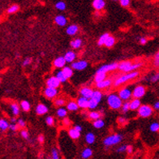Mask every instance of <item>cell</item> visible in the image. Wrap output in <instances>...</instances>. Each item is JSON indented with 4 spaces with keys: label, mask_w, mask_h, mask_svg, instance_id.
<instances>
[{
    "label": "cell",
    "mask_w": 159,
    "mask_h": 159,
    "mask_svg": "<svg viewBox=\"0 0 159 159\" xmlns=\"http://www.w3.org/2000/svg\"><path fill=\"white\" fill-rule=\"evenodd\" d=\"M107 103L111 109L118 110L123 106V100L119 98V95L111 93L107 97Z\"/></svg>",
    "instance_id": "6da1fadb"
},
{
    "label": "cell",
    "mask_w": 159,
    "mask_h": 159,
    "mask_svg": "<svg viewBox=\"0 0 159 159\" xmlns=\"http://www.w3.org/2000/svg\"><path fill=\"white\" fill-rule=\"evenodd\" d=\"M139 75L138 71H132V72H130V73H126L124 75L119 76V78L115 80V82H114V85L115 86H119L121 84H124L128 80H131L132 79H135L136 76Z\"/></svg>",
    "instance_id": "7a4b0ae2"
},
{
    "label": "cell",
    "mask_w": 159,
    "mask_h": 159,
    "mask_svg": "<svg viewBox=\"0 0 159 159\" xmlns=\"http://www.w3.org/2000/svg\"><path fill=\"white\" fill-rule=\"evenodd\" d=\"M123 136L120 134H113L111 136H107V138L104 139L103 144L106 147H110L115 144H119V142H121Z\"/></svg>",
    "instance_id": "3957f363"
},
{
    "label": "cell",
    "mask_w": 159,
    "mask_h": 159,
    "mask_svg": "<svg viewBox=\"0 0 159 159\" xmlns=\"http://www.w3.org/2000/svg\"><path fill=\"white\" fill-rule=\"evenodd\" d=\"M153 109L148 105H141V107L138 109L139 116L142 118H148L153 115Z\"/></svg>",
    "instance_id": "277c9868"
},
{
    "label": "cell",
    "mask_w": 159,
    "mask_h": 159,
    "mask_svg": "<svg viewBox=\"0 0 159 159\" xmlns=\"http://www.w3.org/2000/svg\"><path fill=\"white\" fill-rule=\"evenodd\" d=\"M118 67H119V63H116L103 65V66L99 67L98 69V71H97L96 73H100V72L107 73L108 71H115V70L118 69Z\"/></svg>",
    "instance_id": "5b68a950"
},
{
    "label": "cell",
    "mask_w": 159,
    "mask_h": 159,
    "mask_svg": "<svg viewBox=\"0 0 159 159\" xmlns=\"http://www.w3.org/2000/svg\"><path fill=\"white\" fill-rule=\"evenodd\" d=\"M132 92L133 91L132 90V89L129 88V87H125V88H123L122 89L119 90V96L122 100L127 102V100L131 98V97L132 96Z\"/></svg>",
    "instance_id": "8992f818"
},
{
    "label": "cell",
    "mask_w": 159,
    "mask_h": 159,
    "mask_svg": "<svg viewBox=\"0 0 159 159\" xmlns=\"http://www.w3.org/2000/svg\"><path fill=\"white\" fill-rule=\"evenodd\" d=\"M145 92H146V89L144 88V86L142 85H138L136 86V88L133 89V92H132V97L134 98L140 99V98H142L144 94H145Z\"/></svg>",
    "instance_id": "52a82bcc"
},
{
    "label": "cell",
    "mask_w": 159,
    "mask_h": 159,
    "mask_svg": "<svg viewBox=\"0 0 159 159\" xmlns=\"http://www.w3.org/2000/svg\"><path fill=\"white\" fill-rule=\"evenodd\" d=\"M61 82L59 81V79L54 75V76H50L48 78V80H46V85L47 87H50V88L53 89H58L60 85Z\"/></svg>",
    "instance_id": "ba28073f"
},
{
    "label": "cell",
    "mask_w": 159,
    "mask_h": 159,
    "mask_svg": "<svg viewBox=\"0 0 159 159\" xmlns=\"http://www.w3.org/2000/svg\"><path fill=\"white\" fill-rule=\"evenodd\" d=\"M87 67H88V63L85 60H80L74 62V63H71V66L72 69L77 70V71H81V70L85 69Z\"/></svg>",
    "instance_id": "9c48e42d"
},
{
    "label": "cell",
    "mask_w": 159,
    "mask_h": 159,
    "mask_svg": "<svg viewBox=\"0 0 159 159\" xmlns=\"http://www.w3.org/2000/svg\"><path fill=\"white\" fill-rule=\"evenodd\" d=\"M93 90L92 89L89 88V87H84L81 89L80 90V94L81 95V97H84L88 99H91L93 98Z\"/></svg>",
    "instance_id": "30bf717a"
},
{
    "label": "cell",
    "mask_w": 159,
    "mask_h": 159,
    "mask_svg": "<svg viewBox=\"0 0 159 159\" xmlns=\"http://www.w3.org/2000/svg\"><path fill=\"white\" fill-rule=\"evenodd\" d=\"M57 93H58V89H57L46 87L44 89L45 96H46V98H54L55 97H56Z\"/></svg>",
    "instance_id": "8fae6325"
},
{
    "label": "cell",
    "mask_w": 159,
    "mask_h": 159,
    "mask_svg": "<svg viewBox=\"0 0 159 159\" xmlns=\"http://www.w3.org/2000/svg\"><path fill=\"white\" fill-rule=\"evenodd\" d=\"M66 60H65L64 57H58V58H56V59L54 60V66H55V67H57V68H63L64 67H66L65 66V64H66Z\"/></svg>",
    "instance_id": "7c38bea8"
},
{
    "label": "cell",
    "mask_w": 159,
    "mask_h": 159,
    "mask_svg": "<svg viewBox=\"0 0 159 159\" xmlns=\"http://www.w3.org/2000/svg\"><path fill=\"white\" fill-rule=\"evenodd\" d=\"M77 104L80 108L87 109L89 108V99L84 98V97H80L77 99Z\"/></svg>",
    "instance_id": "4fadbf2b"
},
{
    "label": "cell",
    "mask_w": 159,
    "mask_h": 159,
    "mask_svg": "<svg viewBox=\"0 0 159 159\" xmlns=\"http://www.w3.org/2000/svg\"><path fill=\"white\" fill-rule=\"evenodd\" d=\"M75 58H76V54L75 52H73V51H71V50L66 52V54L64 55V59L67 63H74L73 61L75 60Z\"/></svg>",
    "instance_id": "5bb4252c"
},
{
    "label": "cell",
    "mask_w": 159,
    "mask_h": 159,
    "mask_svg": "<svg viewBox=\"0 0 159 159\" xmlns=\"http://www.w3.org/2000/svg\"><path fill=\"white\" fill-rule=\"evenodd\" d=\"M55 22L56 25H58L59 26H61V27H63V26H65V25H67V19H66V17L63 15H58L55 18Z\"/></svg>",
    "instance_id": "9a60e30c"
},
{
    "label": "cell",
    "mask_w": 159,
    "mask_h": 159,
    "mask_svg": "<svg viewBox=\"0 0 159 159\" xmlns=\"http://www.w3.org/2000/svg\"><path fill=\"white\" fill-rule=\"evenodd\" d=\"M111 83H112V80H111V79H110L109 78V79L105 80H103V81L97 83L96 87L98 89H106L107 88V87L111 86Z\"/></svg>",
    "instance_id": "2e32d148"
},
{
    "label": "cell",
    "mask_w": 159,
    "mask_h": 159,
    "mask_svg": "<svg viewBox=\"0 0 159 159\" xmlns=\"http://www.w3.org/2000/svg\"><path fill=\"white\" fill-rule=\"evenodd\" d=\"M36 112L39 115H45L48 112V108L46 105L44 104H38L37 108H36Z\"/></svg>",
    "instance_id": "e0dca14e"
},
{
    "label": "cell",
    "mask_w": 159,
    "mask_h": 159,
    "mask_svg": "<svg viewBox=\"0 0 159 159\" xmlns=\"http://www.w3.org/2000/svg\"><path fill=\"white\" fill-rule=\"evenodd\" d=\"M106 6V3L103 0H94L93 2V7L96 9L97 11L102 10Z\"/></svg>",
    "instance_id": "ac0fdd59"
},
{
    "label": "cell",
    "mask_w": 159,
    "mask_h": 159,
    "mask_svg": "<svg viewBox=\"0 0 159 159\" xmlns=\"http://www.w3.org/2000/svg\"><path fill=\"white\" fill-rule=\"evenodd\" d=\"M78 30H79V28H78L77 25H71L70 26H68L66 30V33H67L68 35H75V34H77Z\"/></svg>",
    "instance_id": "d6986e66"
},
{
    "label": "cell",
    "mask_w": 159,
    "mask_h": 159,
    "mask_svg": "<svg viewBox=\"0 0 159 159\" xmlns=\"http://www.w3.org/2000/svg\"><path fill=\"white\" fill-rule=\"evenodd\" d=\"M141 107L140 104V101L139 99L134 98L132 102H130V110L135 111V110H138Z\"/></svg>",
    "instance_id": "ffe728a7"
},
{
    "label": "cell",
    "mask_w": 159,
    "mask_h": 159,
    "mask_svg": "<svg viewBox=\"0 0 159 159\" xmlns=\"http://www.w3.org/2000/svg\"><path fill=\"white\" fill-rule=\"evenodd\" d=\"M132 64V63H131L130 61H123V62H121L120 63H119L118 69H119V71H125Z\"/></svg>",
    "instance_id": "44dd1931"
},
{
    "label": "cell",
    "mask_w": 159,
    "mask_h": 159,
    "mask_svg": "<svg viewBox=\"0 0 159 159\" xmlns=\"http://www.w3.org/2000/svg\"><path fill=\"white\" fill-rule=\"evenodd\" d=\"M62 71H63V74H64L67 79L71 78L72 76V75H73V70H72V68L71 67H68V66H66V67H63Z\"/></svg>",
    "instance_id": "7402d4cb"
},
{
    "label": "cell",
    "mask_w": 159,
    "mask_h": 159,
    "mask_svg": "<svg viewBox=\"0 0 159 159\" xmlns=\"http://www.w3.org/2000/svg\"><path fill=\"white\" fill-rule=\"evenodd\" d=\"M68 134H69L70 137L71 139H74V140H76L80 136V132H79L78 131L75 129V128H70L68 130Z\"/></svg>",
    "instance_id": "603a6c76"
},
{
    "label": "cell",
    "mask_w": 159,
    "mask_h": 159,
    "mask_svg": "<svg viewBox=\"0 0 159 159\" xmlns=\"http://www.w3.org/2000/svg\"><path fill=\"white\" fill-rule=\"evenodd\" d=\"M93 155V150L90 148H85L84 150L82 151L81 153V157L82 158L84 159H88L89 158Z\"/></svg>",
    "instance_id": "cb8c5ba5"
},
{
    "label": "cell",
    "mask_w": 159,
    "mask_h": 159,
    "mask_svg": "<svg viewBox=\"0 0 159 159\" xmlns=\"http://www.w3.org/2000/svg\"><path fill=\"white\" fill-rule=\"evenodd\" d=\"M105 80H107V73H103V72H100V73H96V75L94 77V80L97 83L102 82Z\"/></svg>",
    "instance_id": "d4e9b609"
},
{
    "label": "cell",
    "mask_w": 159,
    "mask_h": 159,
    "mask_svg": "<svg viewBox=\"0 0 159 159\" xmlns=\"http://www.w3.org/2000/svg\"><path fill=\"white\" fill-rule=\"evenodd\" d=\"M143 65V63H133V64H132L131 66H130L129 67H128V69L126 70L124 72H126V73H130V72H132V71H135L134 70L137 69V68H140L141 66Z\"/></svg>",
    "instance_id": "484cf974"
},
{
    "label": "cell",
    "mask_w": 159,
    "mask_h": 159,
    "mask_svg": "<svg viewBox=\"0 0 159 159\" xmlns=\"http://www.w3.org/2000/svg\"><path fill=\"white\" fill-rule=\"evenodd\" d=\"M55 76L59 79V80L61 83H63V82H65L67 80L62 70H59V71H55Z\"/></svg>",
    "instance_id": "4316f807"
},
{
    "label": "cell",
    "mask_w": 159,
    "mask_h": 159,
    "mask_svg": "<svg viewBox=\"0 0 159 159\" xmlns=\"http://www.w3.org/2000/svg\"><path fill=\"white\" fill-rule=\"evenodd\" d=\"M67 110L70 111H75L78 110L79 106H78L77 102H70L67 103Z\"/></svg>",
    "instance_id": "83f0119b"
},
{
    "label": "cell",
    "mask_w": 159,
    "mask_h": 159,
    "mask_svg": "<svg viewBox=\"0 0 159 159\" xmlns=\"http://www.w3.org/2000/svg\"><path fill=\"white\" fill-rule=\"evenodd\" d=\"M109 37H110L109 34H107V33L103 34L98 39V46H103V45H105V43H106V42H107V38H109Z\"/></svg>",
    "instance_id": "f1b7e54d"
},
{
    "label": "cell",
    "mask_w": 159,
    "mask_h": 159,
    "mask_svg": "<svg viewBox=\"0 0 159 159\" xmlns=\"http://www.w3.org/2000/svg\"><path fill=\"white\" fill-rule=\"evenodd\" d=\"M85 141L88 144H91L95 141V136L93 132H89L85 135Z\"/></svg>",
    "instance_id": "f546056e"
},
{
    "label": "cell",
    "mask_w": 159,
    "mask_h": 159,
    "mask_svg": "<svg viewBox=\"0 0 159 159\" xmlns=\"http://www.w3.org/2000/svg\"><path fill=\"white\" fill-rule=\"evenodd\" d=\"M92 98L94 99L95 101H97L99 103L101 100H102V93L99 90H95L94 92H93V94Z\"/></svg>",
    "instance_id": "4dcf8cb0"
},
{
    "label": "cell",
    "mask_w": 159,
    "mask_h": 159,
    "mask_svg": "<svg viewBox=\"0 0 159 159\" xmlns=\"http://www.w3.org/2000/svg\"><path fill=\"white\" fill-rule=\"evenodd\" d=\"M9 127H10V124H8V122L7 121L6 119H0V129L2 131H6L7 128H9Z\"/></svg>",
    "instance_id": "1f68e13d"
},
{
    "label": "cell",
    "mask_w": 159,
    "mask_h": 159,
    "mask_svg": "<svg viewBox=\"0 0 159 159\" xmlns=\"http://www.w3.org/2000/svg\"><path fill=\"white\" fill-rule=\"evenodd\" d=\"M82 45V41L79 38L77 39H75V40H72L71 42V46L72 48L74 49H78L80 48Z\"/></svg>",
    "instance_id": "d6a6232c"
},
{
    "label": "cell",
    "mask_w": 159,
    "mask_h": 159,
    "mask_svg": "<svg viewBox=\"0 0 159 159\" xmlns=\"http://www.w3.org/2000/svg\"><path fill=\"white\" fill-rule=\"evenodd\" d=\"M89 118L95 121V120H98V119H101V114L99 112H97V111H91L89 114Z\"/></svg>",
    "instance_id": "836d02e7"
},
{
    "label": "cell",
    "mask_w": 159,
    "mask_h": 159,
    "mask_svg": "<svg viewBox=\"0 0 159 159\" xmlns=\"http://www.w3.org/2000/svg\"><path fill=\"white\" fill-rule=\"evenodd\" d=\"M11 109L13 115H15V116H17V115H19L20 107L17 103H12V104L11 105Z\"/></svg>",
    "instance_id": "e575fe53"
},
{
    "label": "cell",
    "mask_w": 159,
    "mask_h": 159,
    "mask_svg": "<svg viewBox=\"0 0 159 159\" xmlns=\"http://www.w3.org/2000/svg\"><path fill=\"white\" fill-rule=\"evenodd\" d=\"M67 110L63 108V107H60L59 109L57 110V115L59 116V118H64L67 116Z\"/></svg>",
    "instance_id": "d590c367"
},
{
    "label": "cell",
    "mask_w": 159,
    "mask_h": 159,
    "mask_svg": "<svg viewBox=\"0 0 159 159\" xmlns=\"http://www.w3.org/2000/svg\"><path fill=\"white\" fill-rule=\"evenodd\" d=\"M93 127H94L95 128L100 129V128H102L104 127L105 123L102 119H98V120H95V121H93Z\"/></svg>",
    "instance_id": "8d00e7d4"
},
{
    "label": "cell",
    "mask_w": 159,
    "mask_h": 159,
    "mask_svg": "<svg viewBox=\"0 0 159 159\" xmlns=\"http://www.w3.org/2000/svg\"><path fill=\"white\" fill-rule=\"evenodd\" d=\"M115 39L114 37L112 36H110L109 38H107V42L105 43V46H107V47H111V46H113L115 45Z\"/></svg>",
    "instance_id": "74e56055"
},
{
    "label": "cell",
    "mask_w": 159,
    "mask_h": 159,
    "mask_svg": "<svg viewBox=\"0 0 159 159\" xmlns=\"http://www.w3.org/2000/svg\"><path fill=\"white\" fill-rule=\"evenodd\" d=\"M20 107L25 111H29L30 110V104L28 101H22L20 102Z\"/></svg>",
    "instance_id": "f35d334b"
},
{
    "label": "cell",
    "mask_w": 159,
    "mask_h": 159,
    "mask_svg": "<svg viewBox=\"0 0 159 159\" xmlns=\"http://www.w3.org/2000/svg\"><path fill=\"white\" fill-rule=\"evenodd\" d=\"M149 129H150L151 132H157L159 131V123L158 122H154L153 124H150V127H149Z\"/></svg>",
    "instance_id": "ab89813d"
},
{
    "label": "cell",
    "mask_w": 159,
    "mask_h": 159,
    "mask_svg": "<svg viewBox=\"0 0 159 159\" xmlns=\"http://www.w3.org/2000/svg\"><path fill=\"white\" fill-rule=\"evenodd\" d=\"M55 7L59 11H64L66 9V4H65V2H63V1H59V2H56Z\"/></svg>",
    "instance_id": "60d3db41"
},
{
    "label": "cell",
    "mask_w": 159,
    "mask_h": 159,
    "mask_svg": "<svg viewBox=\"0 0 159 159\" xmlns=\"http://www.w3.org/2000/svg\"><path fill=\"white\" fill-rule=\"evenodd\" d=\"M18 10H19V6H18V5H11V6L7 9V13H8V14H12V13L16 12Z\"/></svg>",
    "instance_id": "b9f144b4"
},
{
    "label": "cell",
    "mask_w": 159,
    "mask_h": 159,
    "mask_svg": "<svg viewBox=\"0 0 159 159\" xmlns=\"http://www.w3.org/2000/svg\"><path fill=\"white\" fill-rule=\"evenodd\" d=\"M98 102L97 101H95L94 99H89V109H95V108L98 107Z\"/></svg>",
    "instance_id": "7bdbcfd3"
},
{
    "label": "cell",
    "mask_w": 159,
    "mask_h": 159,
    "mask_svg": "<svg viewBox=\"0 0 159 159\" xmlns=\"http://www.w3.org/2000/svg\"><path fill=\"white\" fill-rule=\"evenodd\" d=\"M122 111L124 113H127L128 111L130 110V102H125L123 103V106L121 107Z\"/></svg>",
    "instance_id": "ee69618b"
},
{
    "label": "cell",
    "mask_w": 159,
    "mask_h": 159,
    "mask_svg": "<svg viewBox=\"0 0 159 159\" xmlns=\"http://www.w3.org/2000/svg\"><path fill=\"white\" fill-rule=\"evenodd\" d=\"M55 104L57 107H63L65 104V100L63 98H57L55 100Z\"/></svg>",
    "instance_id": "f6af8a7d"
},
{
    "label": "cell",
    "mask_w": 159,
    "mask_h": 159,
    "mask_svg": "<svg viewBox=\"0 0 159 159\" xmlns=\"http://www.w3.org/2000/svg\"><path fill=\"white\" fill-rule=\"evenodd\" d=\"M51 157H52V159H59V153L55 148H53L52 150H51Z\"/></svg>",
    "instance_id": "bcb514c9"
},
{
    "label": "cell",
    "mask_w": 159,
    "mask_h": 159,
    "mask_svg": "<svg viewBox=\"0 0 159 159\" xmlns=\"http://www.w3.org/2000/svg\"><path fill=\"white\" fill-rule=\"evenodd\" d=\"M46 123L49 126H53L54 125V123H55V119H54L52 116H48L46 119Z\"/></svg>",
    "instance_id": "7dc6e473"
},
{
    "label": "cell",
    "mask_w": 159,
    "mask_h": 159,
    "mask_svg": "<svg viewBox=\"0 0 159 159\" xmlns=\"http://www.w3.org/2000/svg\"><path fill=\"white\" fill-rule=\"evenodd\" d=\"M153 63H154L155 67H159V50L157 52L156 55H155Z\"/></svg>",
    "instance_id": "c3c4849f"
},
{
    "label": "cell",
    "mask_w": 159,
    "mask_h": 159,
    "mask_svg": "<svg viewBox=\"0 0 159 159\" xmlns=\"http://www.w3.org/2000/svg\"><path fill=\"white\" fill-rule=\"evenodd\" d=\"M127 149H128V145H121L117 149V152L118 153H124L127 151Z\"/></svg>",
    "instance_id": "681fc988"
},
{
    "label": "cell",
    "mask_w": 159,
    "mask_h": 159,
    "mask_svg": "<svg viewBox=\"0 0 159 159\" xmlns=\"http://www.w3.org/2000/svg\"><path fill=\"white\" fill-rule=\"evenodd\" d=\"M20 135H21V136H22V137H24L25 139L29 138V132H28L27 130H25V129L21 130Z\"/></svg>",
    "instance_id": "f907efd6"
},
{
    "label": "cell",
    "mask_w": 159,
    "mask_h": 159,
    "mask_svg": "<svg viewBox=\"0 0 159 159\" xmlns=\"http://www.w3.org/2000/svg\"><path fill=\"white\" fill-rule=\"evenodd\" d=\"M17 124H18V126H19L20 128H24L25 126H26V124H25V122L22 119H18V121H17Z\"/></svg>",
    "instance_id": "816d5d0a"
},
{
    "label": "cell",
    "mask_w": 159,
    "mask_h": 159,
    "mask_svg": "<svg viewBox=\"0 0 159 159\" xmlns=\"http://www.w3.org/2000/svg\"><path fill=\"white\" fill-rule=\"evenodd\" d=\"M157 80H159V72L156 73L155 75H153L152 77L150 78L151 82H157Z\"/></svg>",
    "instance_id": "f5cc1de1"
},
{
    "label": "cell",
    "mask_w": 159,
    "mask_h": 159,
    "mask_svg": "<svg viewBox=\"0 0 159 159\" xmlns=\"http://www.w3.org/2000/svg\"><path fill=\"white\" fill-rule=\"evenodd\" d=\"M18 128H19V126H18V124H11L10 127H9L10 130L13 131V132L17 131V130H18Z\"/></svg>",
    "instance_id": "db71d44e"
},
{
    "label": "cell",
    "mask_w": 159,
    "mask_h": 159,
    "mask_svg": "<svg viewBox=\"0 0 159 159\" xmlns=\"http://www.w3.org/2000/svg\"><path fill=\"white\" fill-rule=\"evenodd\" d=\"M119 2H120L121 6L128 7V5H129V3H130V1H129V0H121V1H120Z\"/></svg>",
    "instance_id": "11a10c76"
},
{
    "label": "cell",
    "mask_w": 159,
    "mask_h": 159,
    "mask_svg": "<svg viewBox=\"0 0 159 159\" xmlns=\"http://www.w3.org/2000/svg\"><path fill=\"white\" fill-rule=\"evenodd\" d=\"M31 63V59L30 58H26V59H25V60L23 61V66H27V65H29L30 63Z\"/></svg>",
    "instance_id": "9f6ffc18"
},
{
    "label": "cell",
    "mask_w": 159,
    "mask_h": 159,
    "mask_svg": "<svg viewBox=\"0 0 159 159\" xmlns=\"http://www.w3.org/2000/svg\"><path fill=\"white\" fill-rule=\"evenodd\" d=\"M118 123H119V124H125L126 123H127V120H126L124 118L119 117V119H118Z\"/></svg>",
    "instance_id": "6f0895ef"
},
{
    "label": "cell",
    "mask_w": 159,
    "mask_h": 159,
    "mask_svg": "<svg viewBox=\"0 0 159 159\" xmlns=\"http://www.w3.org/2000/svg\"><path fill=\"white\" fill-rule=\"evenodd\" d=\"M63 123L65 126H69L70 124H71V122H70L69 119H67V118H65V119H63Z\"/></svg>",
    "instance_id": "680465c9"
},
{
    "label": "cell",
    "mask_w": 159,
    "mask_h": 159,
    "mask_svg": "<svg viewBox=\"0 0 159 159\" xmlns=\"http://www.w3.org/2000/svg\"><path fill=\"white\" fill-rule=\"evenodd\" d=\"M147 42V39L145 38H141L140 39V43L141 45H145Z\"/></svg>",
    "instance_id": "91938a15"
},
{
    "label": "cell",
    "mask_w": 159,
    "mask_h": 159,
    "mask_svg": "<svg viewBox=\"0 0 159 159\" xmlns=\"http://www.w3.org/2000/svg\"><path fill=\"white\" fill-rule=\"evenodd\" d=\"M38 141H39L40 143L44 142V136H43V135H40V136H38Z\"/></svg>",
    "instance_id": "94428289"
},
{
    "label": "cell",
    "mask_w": 159,
    "mask_h": 159,
    "mask_svg": "<svg viewBox=\"0 0 159 159\" xmlns=\"http://www.w3.org/2000/svg\"><path fill=\"white\" fill-rule=\"evenodd\" d=\"M74 128H75L76 131H78L79 132H80L82 131V127H81V126H80V125H75V127H74Z\"/></svg>",
    "instance_id": "6125c7cd"
},
{
    "label": "cell",
    "mask_w": 159,
    "mask_h": 159,
    "mask_svg": "<svg viewBox=\"0 0 159 159\" xmlns=\"http://www.w3.org/2000/svg\"><path fill=\"white\" fill-rule=\"evenodd\" d=\"M132 151H133V148H132V146H131V145H128V149H127V152H128V153H132Z\"/></svg>",
    "instance_id": "be15d7a7"
},
{
    "label": "cell",
    "mask_w": 159,
    "mask_h": 159,
    "mask_svg": "<svg viewBox=\"0 0 159 159\" xmlns=\"http://www.w3.org/2000/svg\"><path fill=\"white\" fill-rule=\"evenodd\" d=\"M153 108H154L155 110H159V101H157V102H156L154 103V105H153Z\"/></svg>",
    "instance_id": "e7e4bbea"
},
{
    "label": "cell",
    "mask_w": 159,
    "mask_h": 159,
    "mask_svg": "<svg viewBox=\"0 0 159 159\" xmlns=\"http://www.w3.org/2000/svg\"><path fill=\"white\" fill-rule=\"evenodd\" d=\"M16 121H18V120H17V119H16L15 117L11 118V122L12 124H15V123H16Z\"/></svg>",
    "instance_id": "03108f58"
},
{
    "label": "cell",
    "mask_w": 159,
    "mask_h": 159,
    "mask_svg": "<svg viewBox=\"0 0 159 159\" xmlns=\"http://www.w3.org/2000/svg\"><path fill=\"white\" fill-rule=\"evenodd\" d=\"M47 159H52V157H48V158H47Z\"/></svg>",
    "instance_id": "003e7915"
}]
</instances>
